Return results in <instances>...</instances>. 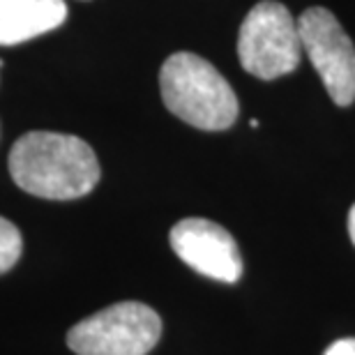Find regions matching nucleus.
I'll return each mask as SVG.
<instances>
[{"label":"nucleus","mask_w":355,"mask_h":355,"mask_svg":"<svg viewBox=\"0 0 355 355\" xmlns=\"http://www.w3.org/2000/svg\"><path fill=\"white\" fill-rule=\"evenodd\" d=\"M10 173L21 189L49 201H74L99 182L95 150L79 137L28 132L10 150Z\"/></svg>","instance_id":"nucleus-1"},{"label":"nucleus","mask_w":355,"mask_h":355,"mask_svg":"<svg viewBox=\"0 0 355 355\" xmlns=\"http://www.w3.org/2000/svg\"><path fill=\"white\" fill-rule=\"evenodd\" d=\"M159 90L166 109L196 130L222 132L238 118V97L229 81L196 53L168 55L159 72Z\"/></svg>","instance_id":"nucleus-2"},{"label":"nucleus","mask_w":355,"mask_h":355,"mask_svg":"<svg viewBox=\"0 0 355 355\" xmlns=\"http://www.w3.org/2000/svg\"><path fill=\"white\" fill-rule=\"evenodd\" d=\"M302 40L297 21L275 0L254 5L240 26L238 55L245 72L272 81L291 74L302 60Z\"/></svg>","instance_id":"nucleus-3"},{"label":"nucleus","mask_w":355,"mask_h":355,"mask_svg":"<svg viewBox=\"0 0 355 355\" xmlns=\"http://www.w3.org/2000/svg\"><path fill=\"white\" fill-rule=\"evenodd\" d=\"M162 337L157 311L144 302H116L67 332L76 355H148Z\"/></svg>","instance_id":"nucleus-4"},{"label":"nucleus","mask_w":355,"mask_h":355,"mask_svg":"<svg viewBox=\"0 0 355 355\" xmlns=\"http://www.w3.org/2000/svg\"><path fill=\"white\" fill-rule=\"evenodd\" d=\"M302 51L321 76L332 102H355V46L342 24L325 7H309L297 21Z\"/></svg>","instance_id":"nucleus-5"},{"label":"nucleus","mask_w":355,"mask_h":355,"mask_svg":"<svg viewBox=\"0 0 355 355\" xmlns=\"http://www.w3.org/2000/svg\"><path fill=\"white\" fill-rule=\"evenodd\" d=\"M168 240L178 259L198 275L226 284L238 282L243 275V257L236 240L224 226L210 219H180L171 229Z\"/></svg>","instance_id":"nucleus-6"},{"label":"nucleus","mask_w":355,"mask_h":355,"mask_svg":"<svg viewBox=\"0 0 355 355\" xmlns=\"http://www.w3.org/2000/svg\"><path fill=\"white\" fill-rule=\"evenodd\" d=\"M65 0H0V46H14L65 24Z\"/></svg>","instance_id":"nucleus-7"},{"label":"nucleus","mask_w":355,"mask_h":355,"mask_svg":"<svg viewBox=\"0 0 355 355\" xmlns=\"http://www.w3.org/2000/svg\"><path fill=\"white\" fill-rule=\"evenodd\" d=\"M21 252H24V240L19 229L10 219L0 217V275L10 272L19 263Z\"/></svg>","instance_id":"nucleus-8"},{"label":"nucleus","mask_w":355,"mask_h":355,"mask_svg":"<svg viewBox=\"0 0 355 355\" xmlns=\"http://www.w3.org/2000/svg\"><path fill=\"white\" fill-rule=\"evenodd\" d=\"M323 355H355V337L337 339L335 344H330Z\"/></svg>","instance_id":"nucleus-9"},{"label":"nucleus","mask_w":355,"mask_h":355,"mask_svg":"<svg viewBox=\"0 0 355 355\" xmlns=\"http://www.w3.org/2000/svg\"><path fill=\"white\" fill-rule=\"evenodd\" d=\"M349 236H351L353 245H355V203H353V208L349 212Z\"/></svg>","instance_id":"nucleus-10"},{"label":"nucleus","mask_w":355,"mask_h":355,"mask_svg":"<svg viewBox=\"0 0 355 355\" xmlns=\"http://www.w3.org/2000/svg\"><path fill=\"white\" fill-rule=\"evenodd\" d=\"M0 67H3V60H0Z\"/></svg>","instance_id":"nucleus-11"}]
</instances>
